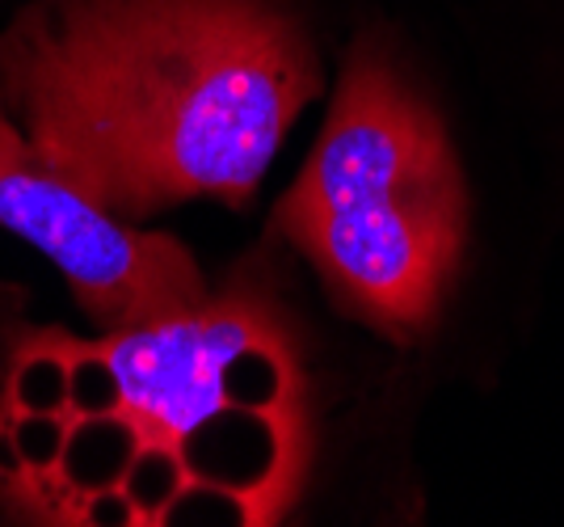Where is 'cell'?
Returning <instances> with one entry per match:
<instances>
[{
	"label": "cell",
	"instance_id": "6da1fadb",
	"mask_svg": "<svg viewBox=\"0 0 564 527\" xmlns=\"http://www.w3.org/2000/svg\"><path fill=\"white\" fill-rule=\"evenodd\" d=\"M307 473L304 351L249 266L148 325L30 330L0 367V498L39 524H169L207 498L270 527Z\"/></svg>",
	"mask_w": 564,
	"mask_h": 527
},
{
	"label": "cell",
	"instance_id": "7a4b0ae2",
	"mask_svg": "<svg viewBox=\"0 0 564 527\" xmlns=\"http://www.w3.org/2000/svg\"><path fill=\"white\" fill-rule=\"evenodd\" d=\"M321 85L282 0H39L0 30V110L131 224L249 207Z\"/></svg>",
	"mask_w": 564,
	"mask_h": 527
},
{
	"label": "cell",
	"instance_id": "3957f363",
	"mask_svg": "<svg viewBox=\"0 0 564 527\" xmlns=\"http://www.w3.org/2000/svg\"><path fill=\"white\" fill-rule=\"evenodd\" d=\"M468 182L443 115L379 34L350 47L274 224L333 304L388 342L438 321L468 249Z\"/></svg>",
	"mask_w": 564,
	"mask_h": 527
},
{
	"label": "cell",
	"instance_id": "277c9868",
	"mask_svg": "<svg viewBox=\"0 0 564 527\" xmlns=\"http://www.w3.org/2000/svg\"><path fill=\"white\" fill-rule=\"evenodd\" d=\"M0 228L39 249L94 330H131L198 309L212 283L186 245L106 212L47 165L0 110Z\"/></svg>",
	"mask_w": 564,
	"mask_h": 527
}]
</instances>
